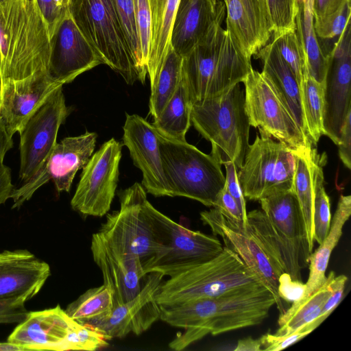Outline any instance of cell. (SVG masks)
I'll return each instance as SVG.
<instances>
[{"label":"cell","instance_id":"cell-15","mask_svg":"<svg viewBox=\"0 0 351 351\" xmlns=\"http://www.w3.org/2000/svg\"><path fill=\"white\" fill-rule=\"evenodd\" d=\"M200 218L272 293L277 308L282 314L286 309L278 294L279 276L264 250L243 223L226 217L215 208L202 212Z\"/></svg>","mask_w":351,"mask_h":351},{"label":"cell","instance_id":"cell-27","mask_svg":"<svg viewBox=\"0 0 351 351\" xmlns=\"http://www.w3.org/2000/svg\"><path fill=\"white\" fill-rule=\"evenodd\" d=\"M254 56L261 61V73L269 81L295 123L310 141L302 108L300 85L275 45L269 40Z\"/></svg>","mask_w":351,"mask_h":351},{"label":"cell","instance_id":"cell-8","mask_svg":"<svg viewBox=\"0 0 351 351\" xmlns=\"http://www.w3.org/2000/svg\"><path fill=\"white\" fill-rule=\"evenodd\" d=\"M258 131L237 173L243 194L250 200H260L294 189L295 157L293 148L273 140L262 129Z\"/></svg>","mask_w":351,"mask_h":351},{"label":"cell","instance_id":"cell-29","mask_svg":"<svg viewBox=\"0 0 351 351\" xmlns=\"http://www.w3.org/2000/svg\"><path fill=\"white\" fill-rule=\"evenodd\" d=\"M351 214V196L341 195L330 223L329 232L318 248L309 257V276L301 302L317 291L325 283L326 271L331 253L342 235L343 227Z\"/></svg>","mask_w":351,"mask_h":351},{"label":"cell","instance_id":"cell-1","mask_svg":"<svg viewBox=\"0 0 351 351\" xmlns=\"http://www.w3.org/2000/svg\"><path fill=\"white\" fill-rule=\"evenodd\" d=\"M51 51L48 25L36 0L0 2V85L50 75Z\"/></svg>","mask_w":351,"mask_h":351},{"label":"cell","instance_id":"cell-43","mask_svg":"<svg viewBox=\"0 0 351 351\" xmlns=\"http://www.w3.org/2000/svg\"><path fill=\"white\" fill-rule=\"evenodd\" d=\"M136 26L144 66L147 70L151 38L152 14L149 0H134Z\"/></svg>","mask_w":351,"mask_h":351},{"label":"cell","instance_id":"cell-46","mask_svg":"<svg viewBox=\"0 0 351 351\" xmlns=\"http://www.w3.org/2000/svg\"><path fill=\"white\" fill-rule=\"evenodd\" d=\"M226 167L225 188L236 201L242 214L243 224L247 225V211L245 197L243 194L237 176V168L232 162L223 164Z\"/></svg>","mask_w":351,"mask_h":351},{"label":"cell","instance_id":"cell-39","mask_svg":"<svg viewBox=\"0 0 351 351\" xmlns=\"http://www.w3.org/2000/svg\"><path fill=\"white\" fill-rule=\"evenodd\" d=\"M350 1L343 3L337 11L325 16H314L313 25L319 40H329L340 36L350 21Z\"/></svg>","mask_w":351,"mask_h":351},{"label":"cell","instance_id":"cell-58","mask_svg":"<svg viewBox=\"0 0 351 351\" xmlns=\"http://www.w3.org/2000/svg\"><path fill=\"white\" fill-rule=\"evenodd\" d=\"M298 1H304V0H297Z\"/></svg>","mask_w":351,"mask_h":351},{"label":"cell","instance_id":"cell-32","mask_svg":"<svg viewBox=\"0 0 351 351\" xmlns=\"http://www.w3.org/2000/svg\"><path fill=\"white\" fill-rule=\"evenodd\" d=\"M335 276V273L330 271L325 283L317 291L301 302H293L290 308L280 315V327L275 335H289L306 326H315L313 322L319 317L331 294L330 283Z\"/></svg>","mask_w":351,"mask_h":351},{"label":"cell","instance_id":"cell-30","mask_svg":"<svg viewBox=\"0 0 351 351\" xmlns=\"http://www.w3.org/2000/svg\"><path fill=\"white\" fill-rule=\"evenodd\" d=\"M180 0H149L152 38L147 73L152 88L171 47L173 24Z\"/></svg>","mask_w":351,"mask_h":351},{"label":"cell","instance_id":"cell-37","mask_svg":"<svg viewBox=\"0 0 351 351\" xmlns=\"http://www.w3.org/2000/svg\"><path fill=\"white\" fill-rule=\"evenodd\" d=\"M245 226L264 250L276 274L280 277L285 273L277 239L263 211L254 210L247 213Z\"/></svg>","mask_w":351,"mask_h":351},{"label":"cell","instance_id":"cell-21","mask_svg":"<svg viewBox=\"0 0 351 351\" xmlns=\"http://www.w3.org/2000/svg\"><path fill=\"white\" fill-rule=\"evenodd\" d=\"M90 250L93 260L102 273L103 285L112 294L113 307L138 294L147 274L138 257L113 250L98 232L92 236Z\"/></svg>","mask_w":351,"mask_h":351},{"label":"cell","instance_id":"cell-11","mask_svg":"<svg viewBox=\"0 0 351 351\" xmlns=\"http://www.w3.org/2000/svg\"><path fill=\"white\" fill-rule=\"evenodd\" d=\"M243 83L250 125L293 149L313 146L261 72L252 67Z\"/></svg>","mask_w":351,"mask_h":351},{"label":"cell","instance_id":"cell-9","mask_svg":"<svg viewBox=\"0 0 351 351\" xmlns=\"http://www.w3.org/2000/svg\"><path fill=\"white\" fill-rule=\"evenodd\" d=\"M149 210L161 248L143 266L146 274L159 271L164 276L171 277L216 257L223 250V247L215 237L179 224L152 204Z\"/></svg>","mask_w":351,"mask_h":351},{"label":"cell","instance_id":"cell-5","mask_svg":"<svg viewBox=\"0 0 351 351\" xmlns=\"http://www.w3.org/2000/svg\"><path fill=\"white\" fill-rule=\"evenodd\" d=\"M157 133L170 197H184L213 207L225 186L221 165L213 156L186 141L171 139Z\"/></svg>","mask_w":351,"mask_h":351},{"label":"cell","instance_id":"cell-14","mask_svg":"<svg viewBox=\"0 0 351 351\" xmlns=\"http://www.w3.org/2000/svg\"><path fill=\"white\" fill-rule=\"evenodd\" d=\"M69 114L62 86L57 88L26 123L20 134L19 178L29 180L43 167L57 143Z\"/></svg>","mask_w":351,"mask_h":351},{"label":"cell","instance_id":"cell-23","mask_svg":"<svg viewBox=\"0 0 351 351\" xmlns=\"http://www.w3.org/2000/svg\"><path fill=\"white\" fill-rule=\"evenodd\" d=\"M77 321L59 305L29 312L8 338L25 350H69V337Z\"/></svg>","mask_w":351,"mask_h":351},{"label":"cell","instance_id":"cell-2","mask_svg":"<svg viewBox=\"0 0 351 351\" xmlns=\"http://www.w3.org/2000/svg\"><path fill=\"white\" fill-rule=\"evenodd\" d=\"M225 16H220L203 39L182 57V80L191 104L243 82L252 67L251 58L222 27Z\"/></svg>","mask_w":351,"mask_h":351},{"label":"cell","instance_id":"cell-54","mask_svg":"<svg viewBox=\"0 0 351 351\" xmlns=\"http://www.w3.org/2000/svg\"><path fill=\"white\" fill-rule=\"evenodd\" d=\"M12 147V136L8 134L5 125L0 116V165L3 163L6 153Z\"/></svg>","mask_w":351,"mask_h":351},{"label":"cell","instance_id":"cell-42","mask_svg":"<svg viewBox=\"0 0 351 351\" xmlns=\"http://www.w3.org/2000/svg\"><path fill=\"white\" fill-rule=\"evenodd\" d=\"M273 33H279L295 29L298 12L297 0H267Z\"/></svg>","mask_w":351,"mask_h":351},{"label":"cell","instance_id":"cell-51","mask_svg":"<svg viewBox=\"0 0 351 351\" xmlns=\"http://www.w3.org/2000/svg\"><path fill=\"white\" fill-rule=\"evenodd\" d=\"M351 110L348 112L339 134V155L343 165L349 169L351 168Z\"/></svg>","mask_w":351,"mask_h":351},{"label":"cell","instance_id":"cell-44","mask_svg":"<svg viewBox=\"0 0 351 351\" xmlns=\"http://www.w3.org/2000/svg\"><path fill=\"white\" fill-rule=\"evenodd\" d=\"M315 328V326L308 325L289 335L265 334L260 337L262 351H278L283 350L300 341Z\"/></svg>","mask_w":351,"mask_h":351},{"label":"cell","instance_id":"cell-41","mask_svg":"<svg viewBox=\"0 0 351 351\" xmlns=\"http://www.w3.org/2000/svg\"><path fill=\"white\" fill-rule=\"evenodd\" d=\"M324 182L323 176L316 185L313 205L314 241L319 244L327 236L331 223L330 199L325 191Z\"/></svg>","mask_w":351,"mask_h":351},{"label":"cell","instance_id":"cell-38","mask_svg":"<svg viewBox=\"0 0 351 351\" xmlns=\"http://www.w3.org/2000/svg\"><path fill=\"white\" fill-rule=\"evenodd\" d=\"M270 40L291 69L300 87L308 69L303 44L296 29L272 33Z\"/></svg>","mask_w":351,"mask_h":351},{"label":"cell","instance_id":"cell-16","mask_svg":"<svg viewBox=\"0 0 351 351\" xmlns=\"http://www.w3.org/2000/svg\"><path fill=\"white\" fill-rule=\"evenodd\" d=\"M350 80V21L330 53L324 88V132L337 145L339 143L341 128L348 112L351 110Z\"/></svg>","mask_w":351,"mask_h":351},{"label":"cell","instance_id":"cell-56","mask_svg":"<svg viewBox=\"0 0 351 351\" xmlns=\"http://www.w3.org/2000/svg\"><path fill=\"white\" fill-rule=\"evenodd\" d=\"M0 351H25L20 346L10 342H0Z\"/></svg>","mask_w":351,"mask_h":351},{"label":"cell","instance_id":"cell-40","mask_svg":"<svg viewBox=\"0 0 351 351\" xmlns=\"http://www.w3.org/2000/svg\"><path fill=\"white\" fill-rule=\"evenodd\" d=\"M114 2L131 50L142 74L146 77L147 73L143 63L140 49L134 0H114Z\"/></svg>","mask_w":351,"mask_h":351},{"label":"cell","instance_id":"cell-7","mask_svg":"<svg viewBox=\"0 0 351 351\" xmlns=\"http://www.w3.org/2000/svg\"><path fill=\"white\" fill-rule=\"evenodd\" d=\"M120 208L107 213L97 232L113 250L134 255L144 266L161 245L150 213V202L141 184L134 183L119 193Z\"/></svg>","mask_w":351,"mask_h":351},{"label":"cell","instance_id":"cell-48","mask_svg":"<svg viewBox=\"0 0 351 351\" xmlns=\"http://www.w3.org/2000/svg\"><path fill=\"white\" fill-rule=\"evenodd\" d=\"M39 9L48 25L51 39L56 34L64 16L65 8L60 7L54 0H36Z\"/></svg>","mask_w":351,"mask_h":351},{"label":"cell","instance_id":"cell-33","mask_svg":"<svg viewBox=\"0 0 351 351\" xmlns=\"http://www.w3.org/2000/svg\"><path fill=\"white\" fill-rule=\"evenodd\" d=\"M192 104L181 80L171 98L152 123L156 131L171 139L185 141L189 129Z\"/></svg>","mask_w":351,"mask_h":351},{"label":"cell","instance_id":"cell-49","mask_svg":"<svg viewBox=\"0 0 351 351\" xmlns=\"http://www.w3.org/2000/svg\"><path fill=\"white\" fill-rule=\"evenodd\" d=\"M278 282V294L282 300L293 302L302 296L305 284L302 281L293 280L287 273H284L279 277Z\"/></svg>","mask_w":351,"mask_h":351},{"label":"cell","instance_id":"cell-34","mask_svg":"<svg viewBox=\"0 0 351 351\" xmlns=\"http://www.w3.org/2000/svg\"><path fill=\"white\" fill-rule=\"evenodd\" d=\"M182 57L171 47L158 76L151 88L149 114L155 119L173 96L182 80Z\"/></svg>","mask_w":351,"mask_h":351},{"label":"cell","instance_id":"cell-53","mask_svg":"<svg viewBox=\"0 0 351 351\" xmlns=\"http://www.w3.org/2000/svg\"><path fill=\"white\" fill-rule=\"evenodd\" d=\"M347 1L350 0H313V16H321L333 13Z\"/></svg>","mask_w":351,"mask_h":351},{"label":"cell","instance_id":"cell-59","mask_svg":"<svg viewBox=\"0 0 351 351\" xmlns=\"http://www.w3.org/2000/svg\"><path fill=\"white\" fill-rule=\"evenodd\" d=\"M4 1V0H0V2H2V1Z\"/></svg>","mask_w":351,"mask_h":351},{"label":"cell","instance_id":"cell-47","mask_svg":"<svg viewBox=\"0 0 351 351\" xmlns=\"http://www.w3.org/2000/svg\"><path fill=\"white\" fill-rule=\"evenodd\" d=\"M348 278L345 275L335 276L331 280V294L324 304L319 317L313 322L317 327L335 310L341 302Z\"/></svg>","mask_w":351,"mask_h":351},{"label":"cell","instance_id":"cell-13","mask_svg":"<svg viewBox=\"0 0 351 351\" xmlns=\"http://www.w3.org/2000/svg\"><path fill=\"white\" fill-rule=\"evenodd\" d=\"M121 148V143L112 138L91 156L71 201L73 210L95 217L108 213L119 181Z\"/></svg>","mask_w":351,"mask_h":351},{"label":"cell","instance_id":"cell-17","mask_svg":"<svg viewBox=\"0 0 351 351\" xmlns=\"http://www.w3.org/2000/svg\"><path fill=\"white\" fill-rule=\"evenodd\" d=\"M163 278L159 271L148 273L143 287L136 297L113 307L109 313L81 324L100 332L106 340L123 338L130 332L141 335L160 319V308L156 296Z\"/></svg>","mask_w":351,"mask_h":351},{"label":"cell","instance_id":"cell-55","mask_svg":"<svg viewBox=\"0 0 351 351\" xmlns=\"http://www.w3.org/2000/svg\"><path fill=\"white\" fill-rule=\"evenodd\" d=\"M234 351H262L260 338L254 339L251 337L238 341Z\"/></svg>","mask_w":351,"mask_h":351},{"label":"cell","instance_id":"cell-35","mask_svg":"<svg viewBox=\"0 0 351 351\" xmlns=\"http://www.w3.org/2000/svg\"><path fill=\"white\" fill-rule=\"evenodd\" d=\"M324 84L315 81L308 74L301 85L302 108L305 117L308 138L315 145L324 134Z\"/></svg>","mask_w":351,"mask_h":351},{"label":"cell","instance_id":"cell-36","mask_svg":"<svg viewBox=\"0 0 351 351\" xmlns=\"http://www.w3.org/2000/svg\"><path fill=\"white\" fill-rule=\"evenodd\" d=\"M113 308L112 296L104 285L88 289L70 303L65 312L81 324L108 314Z\"/></svg>","mask_w":351,"mask_h":351},{"label":"cell","instance_id":"cell-52","mask_svg":"<svg viewBox=\"0 0 351 351\" xmlns=\"http://www.w3.org/2000/svg\"><path fill=\"white\" fill-rule=\"evenodd\" d=\"M10 169L3 163L0 165V205L10 198L14 189Z\"/></svg>","mask_w":351,"mask_h":351},{"label":"cell","instance_id":"cell-57","mask_svg":"<svg viewBox=\"0 0 351 351\" xmlns=\"http://www.w3.org/2000/svg\"><path fill=\"white\" fill-rule=\"evenodd\" d=\"M54 1L60 7H64L66 5L70 0H54Z\"/></svg>","mask_w":351,"mask_h":351},{"label":"cell","instance_id":"cell-22","mask_svg":"<svg viewBox=\"0 0 351 351\" xmlns=\"http://www.w3.org/2000/svg\"><path fill=\"white\" fill-rule=\"evenodd\" d=\"M62 86L50 75L1 84L0 116L8 134H20L29 118Z\"/></svg>","mask_w":351,"mask_h":351},{"label":"cell","instance_id":"cell-24","mask_svg":"<svg viewBox=\"0 0 351 351\" xmlns=\"http://www.w3.org/2000/svg\"><path fill=\"white\" fill-rule=\"evenodd\" d=\"M226 30L243 53L254 56L273 33L267 0H223Z\"/></svg>","mask_w":351,"mask_h":351},{"label":"cell","instance_id":"cell-18","mask_svg":"<svg viewBox=\"0 0 351 351\" xmlns=\"http://www.w3.org/2000/svg\"><path fill=\"white\" fill-rule=\"evenodd\" d=\"M51 42L50 75L62 85L103 64L75 22L69 3Z\"/></svg>","mask_w":351,"mask_h":351},{"label":"cell","instance_id":"cell-20","mask_svg":"<svg viewBox=\"0 0 351 351\" xmlns=\"http://www.w3.org/2000/svg\"><path fill=\"white\" fill-rule=\"evenodd\" d=\"M218 300L213 335L259 324L276 304L272 293L261 282L229 289Z\"/></svg>","mask_w":351,"mask_h":351},{"label":"cell","instance_id":"cell-19","mask_svg":"<svg viewBox=\"0 0 351 351\" xmlns=\"http://www.w3.org/2000/svg\"><path fill=\"white\" fill-rule=\"evenodd\" d=\"M123 128V144L143 173L145 191L156 197H170L155 128L142 117L127 113Z\"/></svg>","mask_w":351,"mask_h":351},{"label":"cell","instance_id":"cell-45","mask_svg":"<svg viewBox=\"0 0 351 351\" xmlns=\"http://www.w3.org/2000/svg\"><path fill=\"white\" fill-rule=\"evenodd\" d=\"M26 297L0 300V324H19L28 314L25 307Z\"/></svg>","mask_w":351,"mask_h":351},{"label":"cell","instance_id":"cell-28","mask_svg":"<svg viewBox=\"0 0 351 351\" xmlns=\"http://www.w3.org/2000/svg\"><path fill=\"white\" fill-rule=\"evenodd\" d=\"M293 152L295 157L293 189L304 219L309 247L313 252L315 192L319 179L324 176L323 168L327 158L325 153L319 154L313 146L293 148Z\"/></svg>","mask_w":351,"mask_h":351},{"label":"cell","instance_id":"cell-50","mask_svg":"<svg viewBox=\"0 0 351 351\" xmlns=\"http://www.w3.org/2000/svg\"><path fill=\"white\" fill-rule=\"evenodd\" d=\"M213 207L226 217L243 223L242 214L236 201L225 186L218 194Z\"/></svg>","mask_w":351,"mask_h":351},{"label":"cell","instance_id":"cell-25","mask_svg":"<svg viewBox=\"0 0 351 351\" xmlns=\"http://www.w3.org/2000/svg\"><path fill=\"white\" fill-rule=\"evenodd\" d=\"M49 265L27 250L0 252V300L26 297L42 289L50 276Z\"/></svg>","mask_w":351,"mask_h":351},{"label":"cell","instance_id":"cell-6","mask_svg":"<svg viewBox=\"0 0 351 351\" xmlns=\"http://www.w3.org/2000/svg\"><path fill=\"white\" fill-rule=\"evenodd\" d=\"M258 282V277L239 256L223 247L216 257L163 281L156 300L159 305L176 304L217 297L229 289Z\"/></svg>","mask_w":351,"mask_h":351},{"label":"cell","instance_id":"cell-26","mask_svg":"<svg viewBox=\"0 0 351 351\" xmlns=\"http://www.w3.org/2000/svg\"><path fill=\"white\" fill-rule=\"evenodd\" d=\"M223 15H226L223 1L180 0L171 30L173 50L182 57L184 56Z\"/></svg>","mask_w":351,"mask_h":351},{"label":"cell","instance_id":"cell-3","mask_svg":"<svg viewBox=\"0 0 351 351\" xmlns=\"http://www.w3.org/2000/svg\"><path fill=\"white\" fill-rule=\"evenodd\" d=\"M191 121L210 142L213 156L221 165L242 166L249 147L250 124L245 110V93L237 84L221 93L192 104Z\"/></svg>","mask_w":351,"mask_h":351},{"label":"cell","instance_id":"cell-31","mask_svg":"<svg viewBox=\"0 0 351 351\" xmlns=\"http://www.w3.org/2000/svg\"><path fill=\"white\" fill-rule=\"evenodd\" d=\"M313 2V0L298 1L295 29L303 44L308 74L324 84L329 57L324 55L314 29Z\"/></svg>","mask_w":351,"mask_h":351},{"label":"cell","instance_id":"cell-12","mask_svg":"<svg viewBox=\"0 0 351 351\" xmlns=\"http://www.w3.org/2000/svg\"><path fill=\"white\" fill-rule=\"evenodd\" d=\"M95 132L63 138L57 143L43 167L29 180L14 189L10 198L12 208L21 206L35 192L51 180L58 192H69L79 169L87 164L95 147Z\"/></svg>","mask_w":351,"mask_h":351},{"label":"cell","instance_id":"cell-10","mask_svg":"<svg viewBox=\"0 0 351 351\" xmlns=\"http://www.w3.org/2000/svg\"><path fill=\"white\" fill-rule=\"evenodd\" d=\"M277 239L284 269L293 280L302 281L301 271L309 264V247L304 219L293 190L258 200Z\"/></svg>","mask_w":351,"mask_h":351},{"label":"cell","instance_id":"cell-4","mask_svg":"<svg viewBox=\"0 0 351 351\" xmlns=\"http://www.w3.org/2000/svg\"><path fill=\"white\" fill-rule=\"evenodd\" d=\"M77 27L103 64L118 73L128 84H143L142 74L131 50L114 0H70Z\"/></svg>","mask_w":351,"mask_h":351}]
</instances>
